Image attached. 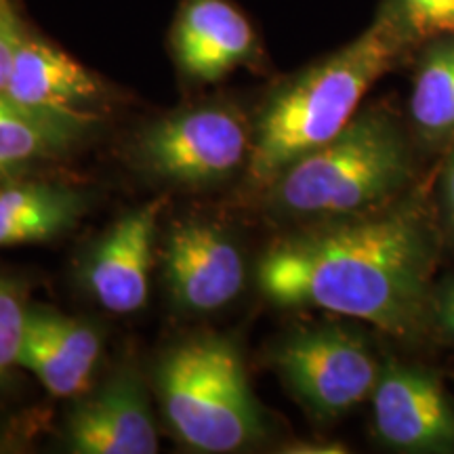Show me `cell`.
<instances>
[{"instance_id":"cell-1","label":"cell","mask_w":454,"mask_h":454,"mask_svg":"<svg viewBox=\"0 0 454 454\" xmlns=\"http://www.w3.org/2000/svg\"><path fill=\"white\" fill-rule=\"evenodd\" d=\"M435 170L400 200L284 230L257 261V288L276 308L325 309L419 348L434 339L431 299L446 248Z\"/></svg>"},{"instance_id":"cell-2","label":"cell","mask_w":454,"mask_h":454,"mask_svg":"<svg viewBox=\"0 0 454 454\" xmlns=\"http://www.w3.org/2000/svg\"><path fill=\"white\" fill-rule=\"evenodd\" d=\"M423 158L406 116L379 101L278 173L254 194L257 208L284 230L377 211L427 177Z\"/></svg>"},{"instance_id":"cell-3","label":"cell","mask_w":454,"mask_h":454,"mask_svg":"<svg viewBox=\"0 0 454 454\" xmlns=\"http://www.w3.org/2000/svg\"><path fill=\"white\" fill-rule=\"evenodd\" d=\"M412 53L394 21L377 9L354 41L271 87L253 118V150L244 170L248 194H259L288 164L337 137L362 110L368 90Z\"/></svg>"},{"instance_id":"cell-4","label":"cell","mask_w":454,"mask_h":454,"mask_svg":"<svg viewBox=\"0 0 454 454\" xmlns=\"http://www.w3.org/2000/svg\"><path fill=\"white\" fill-rule=\"evenodd\" d=\"M156 395L177 438L196 452H240L268 440L270 423L231 339L198 334L164 351Z\"/></svg>"},{"instance_id":"cell-5","label":"cell","mask_w":454,"mask_h":454,"mask_svg":"<svg viewBox=\"0 0 454 454\" xmlns=\"http://www.w3.org/2000/svg\"><path fill=\"white\" fill-rule=\"evenodd\" d=\"M268 360L316 423H334L371 400L385 356L360 328L317 322L282 334Z\"/></svg>"},{"instance_id":"cell-6","label":"cell","mask_w":454,"mask_h":454,"mask_svg":"<svg viewBox=\"0 0 454 454\" xmlns=\"http://www.w3.org/2000/svg\"><path fill=\"white\" fill-rule=\"evenodd\" d=\"M253 122L231 104H200L145 124L129 158L147 177L187 190L225 184L247 170Z\"/></svg>"},{"instance_id":"cell-7","label":"cell","mask_w":454,"mask_h":454,"mask_svg":"<svg viewBox=\"0 0 454 454\" xmlns=\"http://www.w3.org/2000/svg\"><path fill=\"white\" fill-rule=\"evenodd\" d=\"M379 446L404 454L454 452V397L435 368L387 356L371 395Z\"/></svg>"},{"instance_id":"cell-8","label":"cell","mask_w":454,"mask_h":454,"mask_svg":"<svg viewBox=\"0 0 454 454\" xmlns=\"http://www.w3.org/2000/svg\"><path fill=\"white\" fill-rule=\"evenodd\" d=\"M162 268L170 299L190 314L219 311L238 299L247 282V261L238 242L207 219L170 225Z\"/></svg>"},{"instance_id":"cell-9","label":"cell","mask_w":454,"mask_h":454,"mask_svg":"<svg viewBox=\"0 0 454 454\" xmlns=\"http://www.w3.org/2000/svg\"><path fill=\"white\" fill-rule=\"evenodd\" d=\"M66 448L76 454H154L158 431L141 372L122 364L66 423Z\"/></svg>"},{"instance_id":"cell-10","label":"cell","mask_w":454,"mask_h":454,"mask_svg":"<svg viewBox=\"0 0 454 454\" xmlns=\"http://www.w3.org/2000/svg\"><path fill=\"white\" fill-rule=\"evenodd\" d=\"M164 207L167 196H160L122 215L84 261V284L101 308L112 314H135L147 303L158 221Z\"/></svg>"},{"instance_id":"cell-11","label":"cell","mask_w":454,"mask_h":454,"mask_svg":"<svg viewBox=\"0 0 454 454\" xmlns=\"http://www.w3.org/2000/svg\"><path fill=\"white\" fill-rule=\"evenodd\" d=\"M170 49L181 74L196 82H217L238 67L265 64L257 32L230 0H184Z\"/></svg>"},{"instance_id":"cell-12","label":"cell","mask_w":454,"mask_h":454,"mask_svg":"<svg viewBox=\"0 0 454 454\" xmlns=\"http://www.w3.org/2000/svg\"><path fill=\"white\" fill-rule=\"evenodd\" d=\"M104 351V334L93 322L30 305L20 368L30 371L55 397H81L89 391Z\"/></svg>"},{"instance_id":"cell-13","label":"cell","mask_w":454,"mask_h":454,"mask_svg":"<svg viewBox=\"0 0 454 454\" xmlns=\"http://www.w3.org/2000/svg\"><path fill=\"white\" fill-rule=\"evenodd\" d=\"M4 95L43 110L98 112V107L110 98V89L98 74L66 51L26 32L17 49Z\"/></svg>"},{"instance_id":"cell-14","label":"cell","mask_w":454,"mask_h":454,"mask_svg":"<svg viewBox=\"0 0 454 454\" xmlns=\"http://www.w3.org/2000/svg\"><path fill=\"white\" fill-rule=\"evenodd\" d=\"M406 122L425 156L454 147V34L431 38L411 57Z\"/></svg>"},{"instance_id":"cell-15","label":"cell","mask_w":454,"mask_h":454,"mask_svg":"<svg viewBox=\"0 0 454 454\" xmlns=\"http://www.w3.org/2000/svg\"><path fill=\"white\" fill-rule=\"evenodd\" d=\"M87 194L57 181L13 177L0 184V248L67 234L87 213Z\"/></svg>"},{"instance_id":"cell-16","label":"cell","mask_w":454,"mask_h":454,"mask_svg":"<svg viewBox=\"0 0 454 454\" xmlns=\"http://www.w3.org/2000/svg\"><path fill=\"white\" fill-rule=\"evenodd\" d=\"M99 121L98 112L43 110L0 93V167L24 175L27 164L66 156Z\"/></svg>"},{"instance_id":"cell-17","label":"cell","mask_w":454,"mask_h":454,"mask_svg":"<svg viewBox=\"0 0 454 454\" xmlns=\"http://www.w3.org/2000/svg\"><path fill=\"white\" fill-rule=\"evenodd\" d=\"M379 9L394 21L412 51L431 38L454 34V0H381Z\"/></svg>"},{"instance_id":"cell-18","label":"cell","mask_w":454,"mask_h":454,"mask_svg":"<svg viewBox=\"0 0 454 454\" xmlns=\"http://www.w3.org/2000/svg\"><path fill=\"white\" fill-rule=\"evenodd\" d=\"M27 308L26 284L20 278L0 274V387L20 368Z\"/></svg>"},{"instance_id":"cell-19","label":"cell","mask_w":454,"mask_h":454,"mask_svg":"<svg viewBox=\"0 0 454 454\" xmlns=\"http://www.w3.org/2000/svg\"><path fill=\"white\" fill-rule=\"evenodd\" d=\"M26 32L27 27L13 0H0V93L7 89L17 49L24 41Z\"/></svg>"},{"instance_id":"cell-20","label":"cell","mask_w":454,"mask_h":454,"mask_svg":"<svg viewBox=\"0 0 454 454\" xmlns=\"http://www.w3.org/2000/svg\"><path fill=\"white\" fill-rule=\"evenodd\" d=\"M434 196L446 247H454V147L440 158L438 167H435Z\"/></svg>"},{"instance_id":"cell-21","label":"cell","mask_w":454,"mask_h":454,"mask_svg":"<svg viewBox=\"0 0 454 454\" xmlns=\"http://www.w3.org/2000/svg\"><path fill=\"white\" fill-rule=\"evenodd\" d=\"M431 331L448 345H454V276L435 284L431 299Z\"/></svg>"},{"instance_id":"cell-22","label":"cell","mask_w":454,"mask_h":454,"mask_svg":"<svg viewBox=\"0 0 454 454\" xmlns=\"http://www.w3.org/2000/svg\"><path fill=\"white\" fill-rule=\"evenodd\" d=\"M349 448L340 442H328V440H297L291 444H284L282 452L293 454H343Z\"/></svg>"},{"instance_id":"cell-23","label":"cell","mask_w":454,"mask_h":454,"mask_svg":"<svg viewBox=\"0 0 454 454\" xmlns=\"http://www.w3.org/2000/svg\"><path fill=\"white\" fill-rule=\"evenodd\" d=\"M15 444L17 442L13 440V435H11V431L7 427H0V452L13 450Z\"/></svg>"},{"instance_id":"cell-24","label":"cell","mask_w":454,"mask_h":454,"mask_svg":"<svg viewBox=\"0 0 454 454\" xmlns=\"http://www.w3.org/2000/svg\"><path fill=\"white\" fill-rule=\"evenodd\" d=\"M20 175H21V173H15V170H9V168L0 167V184H3V181H7V179L20 177Z\"/></svg>"}]
</instances>
